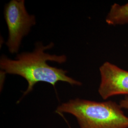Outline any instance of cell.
I'll list each match as a JSON object with an SVG mask.
<instances>
[{
	"instance_id": "obj_1",
	"label": "cell",
	"mask_w": 128,
	"mask_h": 128,
	"mask_svg": "<svg viewBox=\"0 0 128 128\" xmlns=\"http://www.w3.org/2000/svg\"><path fill=\"white\" fill-rule=\"evenodd\" d=\"M54 45L51 43L44 46L41 43H37L32 52H23L17 56L15 60H12L5 55L2 56L0 68L5 73L21 76L27 81L28 86L23 96L32 91L35 85L38 82H46L55 87L59 81L66 82L72 86H81L82 84L66 75L68 71L48 65V61L56 62L60 64L67 60L66 55H51L45 50L52 48Z\"/></svg>"
},
{
	"instance_id": "obj_2",
	"label": "cell",
	"mask_w": 128,
	"mask_h": 128,
	"mask_svg": "<svg viewBox=\"0 0 128 128\" xmlns=\"http://www.w3.org/2000/svg\"><path fill=\"white\" fill-rule=\"evenodd\" d=\"M122 109L113 101L76 98L60 105L56 112L75 116L80 128H128V117Z\"/></svg>"
},
{
	"instance_id": "obj_3",
	"label": "cell",
	"mask_w": 128,
	"mask_h": 128,
	"mask_svg": "<svg viewBox=\"0 0 128 128\" xmlns=\"http://www.w3.org/2000/svg\"><path fill=\"white\" fill-rule=\"evenodd\" d=\"M4 17L9 31L6 45L10 53H17L23 37L36 24L35 17L28 13L24 0H12L7 4L5 6Z\"/></svg>"
},
{
	"instance_id": "obj_4",
	"label": "cell",
	"mask_w": 128,
	"mask_h": 128,
	"mask_svg": "<svg viewBox=\"0 0 128 128\" xmlns=\"http://www.w3.org/2000/svg\"><path fill=\"white\" fill-rule=\"evenodd\" d=\"M101 82L98 92L104 100L112 96H128V71L109 62L100 67Z\"/></svg>"
},
{
	"instance_id": "obj_5",
	"label": "cell",
	"mask_w": 128,
	"mask_h": 128,
	"mask_svg": "<svg viewBox=\"0 0 128 128\" xmlns=\"http://www.w3.org/2000/svg\"><path fill=\"white\" fill-rule=\"evenodd\" d=\"M109 25H121L128 24V2L124 5L115 3L111 6L105 18Z\"/></svg>"
},
{
	"instance_id": "obj_6",
	"label": "cell",
	"mask_w": 128,
	"mask_h": 128,
	"mask_svg": "<svg viewBox=\"0 0 128 128\" xmlns=\"http://www.w3.org/2000/svg\"><path fill=\"white\" fill-rule=\"evenodd\" d=\"M119 105L122 108L128 110V96H126L124 99L120 100Z\"/></svg>"
}]
</instances>
